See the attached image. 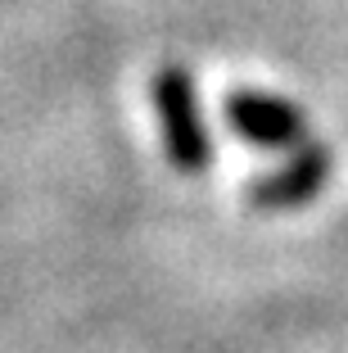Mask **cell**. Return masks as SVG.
I'll list each match as a JSON object with an SVG mask.
<instances>
[{
	"mask_svg": "<svg viewBox=\"0 0 348 353\" xmlns=\"http://www.w3.org/2000/svg\"><path fill=\"white\" fill-rule=\"evenodd\" d=\"M154 109H158V127H163V150L172 159L176 172L199 176L208 168V132H204V114H199V95H195V77L185 68H158L150 86Z\"/></svg>",
	"mask_w": 348,
	"mask_h": 353,
	"instance_id": "cell-1",
	"label": "cell"
},
{
	"mask_svg": "<svg viewBox=\"0 0 348 353\" xmlns=\"http://www.w3.org/2000/svg\"><path fill=\"white\" fill-rule=\"evenodd\" d=\"M226 123L245 145L258 150H298L307 136V118L298 104L267 91H249V86L226 95Z\"/></svg>",
	"mask_w": 348,
	"mask_h": 353,
	"instance_id": "cell-2",
	"label": "cell"
},
{
	"mask_svg": "<svg viewBox=\"0 0 348 353\" xmlns=\"http://www.w3.org/2000/svg\"><path fill=\"white\" fill-rule=\"evenodd\" d=\"M326 176H330V150L298 145L294 159H289L285 168L258 176L254 186H249V204H254V208H294V204H307V199L326 186Z\"/></svg>",
	"mask_w": 348,
	"mask_h": 353,
	"instance_id": "cell-3",
	"label": "cell"
}]
</instances>
